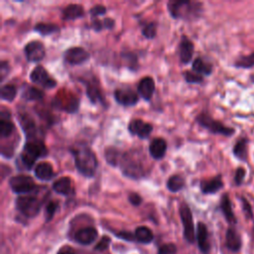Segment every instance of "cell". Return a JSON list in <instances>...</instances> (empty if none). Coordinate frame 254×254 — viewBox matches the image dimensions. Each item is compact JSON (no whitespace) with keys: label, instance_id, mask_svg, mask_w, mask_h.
I'll return each instance as SVG.
<instances>
[{"label":"cell","instance_id":"47","mask_svg":"<svg viewBox=\"0 0 254 254\" xmlns=\"http://www.w3.org/2000/svg\"><path fill=\"white\" fill-rule=\"evenodd\" d=\"M8 73H9V64L7 62L2 61L0 65V79L3 80Z\"/></svg>","mask_w":254,"mask_h":254},{"label":"cell","instance_id":"19","mask_svg":"<svg viewBox=\"0 0 254 254\" xmlns=\"http://www.w3.org/2000/svg\"><path fill=\"white\" fill-rule=\"evenodd\" d=\"M155 90V81L151 76L143 77L138 84V92L145 99L150 100Z\"/></svg>","mask_w":254,"mask_h":254},{"label":"cell","instance_id":"18","mask_svg":"<svg viewBox=\"0 0 254 254\" xmlns=\"http://www.w3.org/2000/svg\"><path fill=\"white\" fill-rule=\"evenodd\" d=\"M200 190L203 193H214L218 191L223 187V182L221 180V176H216L207 180H203L200 182Z\"/></svg>","mask_w":254,"mask_h":254},{"label":"cell","instance_id":"7","mask_svg":"<svg viewBox=\"0 0 254 254\" xmlns=\"http://www.w3.org/2000/svg\"><path fill=\"white\" fill-rule=\"evenodd\" d=\"M9 186L16 193L32 192L37 189L34 180L26 175L14 176L9 180Z\"/></svg>","mask_w":254,"mask_h":254},{"label":"cell","instance_id":"5","mask_svg":"<svg viewBox=\"0 0 254 254\" xmlns=\"http://www.w3.org/2000/svg\"><path fill=\"white\" fill-rule=\"evenodd\" d=\"M196 122L200 126L204 127L205 129H207L209 132L213 134H220V135L229 137L235 132L233 128L225 126L223 123L213 119L211 116H209L207 113H204V112L200 113L196 117Z\"/></svg>","mask_w":254,"mask_h":254},{"label":"cell","instance_id":"46","mask_svg":"<svg viewBox=\"0 0 254 254\" xmlns=\"http://www.w3.org/2000/svg\"><path fill=\"white\" fill-rule=\"evenodd\" d=\"M128 198L133 205H139L142 202V197L137 192H130Z\"/></svg>","mask_w":254,"mask_h":254},{"label":"cell","instance_id":"41","mask_svg":"<svg viewBox=\"0 0 254 254\" xmlns=\"http://www.w3.org/2000/svg\"><path fill=\"white\" fill-rule=\"evenodd\" d=\"M89 13H90V15H91V17H92L93 19H94V18L96 19L99 15H104V14L106 13V8H105V6L98 4V5L93 6V7L90 9Z\"/></svg>","mask_w":254,"mask_h":254},{"label":"cell","instance_id":"10","mask_svg":"<svg viewBox=\"0 0 254 254\" xmlns=\"http://www.w3.org/2000/svg\"><path fill=\"white\" fill-rule=\"evenodd\" d=\"M64 58L67 64L75 65L87 61L89 59V54L81 47H72L64 52Z\"/></svg>","mask_w":254,"mask_h":254},{"label":"cell","instance_id":"6","mask_svg":"<svg viewBox=\"0 0 254 254\" xmlns=\"http://www.w3.org/2000/svg\"><path fill=\"white\" fill-rule=\"evenodd\" d=\"M17 209L27 217L36 216L41 208L40 200L32 195H21L16 200Z\"/></svg>","mask_w":254,"mask_h":254},{"label":"cell","instance_id":"1","mask_svg":"<svg viewBox=\"0 0 254 254\" xmlns=\"http://www.w3.org/2000/svg\"><path fill=\"white\" fill-rule=\"evenodd\" d=\"M77 171L84 177L91 178L97 169V159L93 151L83 144H79L71 149Z\"/></svg>","mask_w":254,"mask_h":254},{"label":"cell","instance_id":"31","mask_svg":"<svg viewBox=\"0 0 254 254\" xmlns=\"http://www.w3.org/2000/svg\"><path fill=\"white\" fill-rule=\"evenodd\" d=\"M185 186V180L180 175H173L167 181V188L169 190L176 192L183 189Z\"/></svg>","mask_w":254,"mask_h":254},{"label":"cell","instance_id":"51","mask_svg":"<svg viewBox=\"0 0 254 254\" xmlns=\"http://www.w3.org/2000/svg\"><path fill=\"white\" fill-rule=\"evenodd\" d=\"M117 235H118L119 237L123 238V239H128V240H132V239H133L132 234H131V233H129V232H125V231H123V232H119Z\"/></svg>","mask_w":254,"mask_h":254},{"label":"cell","instance_id":"23","mask_svg":"<svg viewBox=\"0 0 254 254\" xmlns=\"http://www.w3.org/2000/svg\"><path fill=\"white\" fill-rule=\"evenodd\" d=\"M14 124L10 120V112H1L0 116V135L2 138H8L14 132Z\"/></svg>","mask_w":254,"mask_h":254},{"label":"cell","instance_id":"20","mask_svg":"<svg viewBox=\"0 0 254 254\" xmlns=\"http://www.w3.org/2000/svg\"><path fill=\"white\" fill-rule=\"evenodd\" d=\"M97 236V231L94 227H84V228H81L79 229L75 235H74V238L75 240L80 243V244H90L92 243L95 238Z\"/></svg>","mask_w":254,"mask_h":254},{"label":"cell","instance_id":"26","mask_svg":"<svg viewBox=\"0 0 254 254\" xmlns=\"http://www.w3.org/2000/svg\"><path fill=\"white\" fill-rule=\"evenodd\" d=\"M53 189L56 192L63 194V195H68L71 193V180L68 177H62L58 179L53 184Z\"/></svg>","mask_w":254,"mask_h":254},{"label":"cell","instance_id":"17","mask_svg":"<svg viewBox=\"0 0 254 254\" xmlns=\"http://www.w3.org/2000/svg\"><path fill=\"white\" fill-rule=\"evenodd\" d=\"M166 151H167V142L165 141V139L161 137H157L151 141L149 145V152L154 159L156 160L162 159L165 156Z\"/></svg>","mask_w":254,"mask_h":254},{"label":"cell","instance_id":"2","mask_svg":"<svg viewBox=\"0 0 254 254\" xmlns=\"http://www.w3.org/2000/svg\"><path fill=\"white\" fill-rule=\"evenodd\" d=\"M168 10L173 18L190 19L192 16H197L201 10V4L190 1L172 0L168 2Z\"/></svg>","mask_w":254,"mask_h":254},{"label":"cell","instance_id":"39","mask_svg":"<svg viewBox=\"0 0 254 254\" xmlns=\"http://www.w3.org/2000/svg\"><path fill=\"white\" fill-rule=\"evenodd\" d=\"M184 77L187 82L190 83H199L202 81V76L195 71H190V70H186L184 72Z\"/></svg>","mask_w":254,"mask_h":254},{"label":"cell","instance_id":"27","mask_svg":"<svg viewBox=\"0 0 254 254\" xmlns=\"http://www.w3.org/2000/svg\"><path fill=\"white\" fill-rule=\"evenodd\" d=\"M226 246L232 251H238L241 247V238L232 227H229L226 231Z\"/></svg>","mask_w":254,"mask_h":254},{"label":"cell","instance_id":"43","mask_svg":"<svg viewBox=\"0 0 254 254\" xmlns=\"http://www.w3.org/2000/svg\"><path fill=\"white\" fill-rule=\"evenodd\" d=\"M241 202H242V209L245 213V216L247 218H252L253 212H252V208H251V205L248 202V200L245 197H241Z\"/></svg>","mask_w":254,"mask_h":254},{"label":"cell","instance_id":"33","mask_svg":"<svg viewBox=\"0 0 254 254\" xmlns=\"http://www.w3.org/2000/svg\"><path fill=\"white\" fill-rule=\"evenodd\" d=\"M135 238L142 243H149L153 239V233L148 227L139 226L135 230Z\"/></svg>","mask_w":254,"mask_h":254},{"label":"cell","instance_id":"36","mask_svg":"<svg viewBox=\"0 0 254 254\" xmlns=\"http://www.w3.org/2000/svg\"><path fill=\"white\" fill-rule=\"evenodd\" d=\"M234 65L236 67H241V68H249L254 66V52L251 53L250 55L239 57L235 61Z\"/></svg>","mask_w":254,"mask_h":254},{"label":"cell","instance_id":"24","mask_svg":"<svg viewBox=\"0 0 254 254\" xmlns=\"http://www.w3.org/2000/svg\"><path fill=\"white\" fill-rule=\"evenodd\" d=\"M196 238L198 247L203 253H207L209 250V242H208V234L206 226L202 222H198L196 229Z\"/></svg>","mask_w":254,"mask_h":254},{"label":"cell","instance_id":"35","mask_svg":"<svg viewBox=\"0 0 254 254\" xmlns=\"http://www.w3.org/2000/svg\"><path fill=\"white\" fill-rule=\"evenodd\" d=\"M34 29L43 36H48L59 31V27L52 23H38Z\"/></svg>","mask_w":254,"mask_h":254},{"label":"cell","instance_id":"3","mask_svg":"<svg viewBox=\"0 0 254 254\" xmlns=\"http://www.w3.org/2000/svg\"><path fill=\"white\" fill-rule=\"evenodd\" d=\"M48 154V149L45 144L40 140H31L27 141L23 151L20 155V159L23 162V165L30 169L35 164L36 160L41 157H45Z\"/></svg>","mask_w":254,"mask_h":254},{"label":"cell","instance_id":"40","mask_svg":"<svg viewBox=\"0 0 254 254\" xmlns=\"http://www.w3.org/2000/svg\"><path fill=\"white\" fill-rule=\"evenodd\" d=\"M57 208H58V202L57 201H53L52 200V201H50L47 204L46 210H45V214H46V219L47 220H50L54 216Z\"/></svg>","mask_w":254,"mask_h":254},{"label":"cell","instance_id":"37","mask_svg":"<svg viewBox=\"0 0 254 254\" xmlns=\"http://www.w3.org/2000/svg\"><path fill=\"white\" fill-rule=\"evenodd\" d=\"M17 93V89L13 84H5L1 87V98L6 101H13Z\"/></svg>","mask_w":254,"mask_h":254},{"label":"cell","instance_id":"44","mask_svg":"<svg viewBox=\"0 0 254 254\" xmlns=\"http://www.w3.org/2000/svg\"><path fill=\"white\" fill-rule=\"evenodd\" d=\"M245 178V170L243 168H238L235 171L234 175V183L236 186H240Z\"/></svg>","mask_w":254,"mask_h":254},{"label":"cell","instance_id":"29","mask_svg":"<svg viewBox=\"0 0 254 254\" xmlns=\"http://www.w3.org/2000/svg\"><path fill=\"white\" fill-rule=\"evenodd\" d=\"M247 143L248 140L244 137L238 139L233 147V155L241 161H246L247 159Z\"/></svg>","mask_w":254,"mask_h":254},{"label":"cell","instance_id":"15","mask_svg":"<svg viewBox=\"0 0 254 254\" xmlns=\"http://www.w3.org/2000/svg\"><path fill=\"white\" fill-rule=\"evenodd\" d=\"M20 123H21L23 131L25 132L28 139L39 140L37 138L38 129H37V126H36L33 118H31L27 113H23L20 115Z\"/></svg>","mask_w":254,"mask_h":254},{"label":"cell","instance_id":"50","mask_svg":"<svg viewBox=\"0 0 254 254\" xmlns=\"http://www.w3.org/2000/svg\"><path fill=\"white\" fill-rule=\"evenodd\" d=\"M57 254H75V252L73 251L72 248H70L68 246H64V247L61 248Z\"/></svg>","mask_w":254,"mask_h":254},{"label":"cell","instance_id":"12","mask_svg":"<svg viewBox=\"0 0 254 254\" xmlns=\"http://www.w3.org/2000/svg\"><path fill=\"white\" fill-rule=\"evenodd\" d=\"M24 50L29 62H40L44 59L46 54L44 45L39 41H32L28 43Z\"/></svg>","mask_w":254,"mask_h":254},{"label":"cell","instance_id":"45","mask_svg":"<svg viewBox=\"0 0 254 254\" xmlns=\"http://www.w3.org/2000/svg\"><path fill=\"white\" fill-rule=\"evenodd\" d=\"M110 243V238L108 236H103L101 238V240L97 243V245L95 246V249L96 250H99V251H102V250H105L108 245Z\"/></svg>","mask_w":254,"mask_h":254},{"label":"cell","instance_id":"8","mask_svg":"<svg viewBox=\"0 0 254 254\" xmlns=\"http://www.w3.org/2000/svg\"><path fill=\"white\" fill-rule=\"evenodd\" d=\"M180 216L184 225V235L189 242H192L194 239V229L192 222V215L190 207L186 203L180 205Z\"/></svg>","mask_w":254,"mask_h":254},{"label":"cell","instance_id":"30","mask_svg":"<svg viewBox=\"0 0 254 254\" xmlns=\"http://www.w3.org/2000/svg\"><path fill=\"white\" fill-rule=\"evenodd\" d=\"M192 70L196 73L200 74H210L212 71V65L206 62H204L201 58H196L192 62Z\"/></svg>","mask_w":254,"mask_h":254},{"label":"cell","instance_id":"14","mask_svg":"<svg viewBox=\"0 0 254 254\" xmlns=\"http://www.w3.org/2000/svg\"><path fill=\"white\" fill-rule=\"evenodd\" d=\"M128 130L130 133L143 139V138H147L150 135V133L153 130V127L150 123L145 122L142 119L134 118L129 122Z\"/></svg>","mask_w":254,"mask_h":254},{"label":"cell","instance_id":"21","mask_svg":"<svg viewBox=\"0 0 254 254\" xmlns=\"http://www.w3.org/2000/svg\"><path fill=\"white\" fill-rule=\"evenodd\" d=\"M86 93L88 98L90 99L91 102L96 103V102H101L102 104H105L103 94L101 92V89L97 83V81H89L86 84Z\"/></svg>","mask_w":254,"mask_h":254},{"label":"cell","instance_id":"49","mask_svg":"<svg viewBox=\"0 0 254 254\" xmlns=\"http://www.w3.org/2000/svg\"><path fill=\"white\" fill-rule=\"evenodd\" d=\"M104 29H112L114 27V20L111 18H104L103 20Z\"/></svg>","mask_w":254,"mask_h":254},{"label":"cell","instance_id":"16","mask_svg":"<svg viewBox=\"0 0 254 254\" xmlns=\"http://www.w3.org/2000/svg\"><path fill=\"white\" fill-rule=\"evenodd\" d=\"M193 48L192 42L188 37L183 36L180 43V59L183 64H187L190 62L193 55Z\"/></svg>","mask_w":254,"mask_h":254},{"label":"cell","instance_id":"4","mask_svg":"<svg viewBox=\"0 0 254 254\" xmlns=\"http://www.w3.org/2000/svg\"><path fill=\"white\" fill-rule=\"evenodd\" d=\"M119 166L122 173L131 179H139L144 176V167L141 160L134 153L122 154Z\"/></svg>","mask_w":254,"mask_h":254},{"label":"cell","instance_id":"34","mask_svg":"<svg viewBox=\"0 0 254 254\" xmlns=\"http://www.w3.org/2000/svg\"><path fill=\"white\" fill-rule=\"evenodd\" d=\"M44 92L34 86H29L26 88V90L23 92V97L29 101H35V100H41L44 97Z\"/></svg>","mask_w":254,"mask_h":254},{"label":"cell","instance_id":"52","mask_svg":"<svg viewBox=\"0 0 254 254\" xmlns=\"http://www.w3.org/2000/svg\"><path fill=\"white\" fill-rule=\"evenodd\" d=\"M250 80L254 83V73H252V74L250 75Z\"/></svg>","mask_w":254,"mask_h":254},{"label":"cell","instance_id":"28","mask_svg":"<svg viewBox=\"0 0 254 254\" xmlns=\"http://www.w3.org/2000/svg\"><path fill=\"white\" fill-rule=\"evenodd\" d=\"M220 207H221V210L226 218V220L229 222V223H235L236 219H235V216H234V213L232 211V207H231V202H230V199H229V196L227 193H224L221 197V200H220Z\"/></svg>","mask_w":254,"mask_h":254},{"label":"cell","instance_id":"13","mask_svg":"<svg viewBox=\"0 0 254 254\" xmlns=\"http://www.w3.org/2000/svg\"><path fill=\"white\" fill-rule=\"evenodd\" d=\"M114 98L119 104L125 105V106L134 105L138 102V99H139L138 94L134 90L128 87L117 88L114 91Z\"/></svg>","mask_w":254,"mask_h":254},{"label":"cell","instance_id":"42","mask_svg":"<svg viewBox=\"0 0 254 254\" xmlns=\"http://www.w3.org/2000/svg\"><path fill=\"white\" fill-rule=\"evenodd\" d=\"M175 253H176V246L172 243L162 245L158 251V254H175Z\"/></svg>","mask_w":254,"mask_h":254},{"label":"cell","instance_id":"22","mask_svg":"<svg viewBox=\"0 0 254 254\" xmlns=\"http://www.w3.org/2000/svg\"><path fill=\"white\" fill-rule=\"evenodd\" d=\"M35 175L41 181H49L55 176L53 166L48 162H41L35 167Z\"/></svg>","mask_w":254,"mask_h":254},{"label":"cell","instance_id":"11","mask_svg":"<svg viewBox=\"0 0 254 254\" xmlns=\"http://www.w3.org/2000/svg\"><path fill=\"white\" fill-rule=\"evenodd\" d=\"M53 105L59 109L73 113L78 109V99L73 94H68L66 96H64V94L58 95L55 97Z\"/></svg>","mask_w":254,"mask_h":254},{"label":"cell","instance_id":"48","mask_svg":"<svg viewBox=\"0 0 254 254\" xmlns=\"http://www.w3.org/2000/svg\"><path fill=\"white\" fill-rule=\"evenodd\" d=\"M91 28L95 31V32H99L101 30L104 29L103 26V21L99 20V19H93L92 23H91Z\"/></svg>","mask_w":254,"mask_h":254},{"label":"cell","instance_id":"38","mask_svg":"<svg viewBox=\"0 0 254 254\" xmlns=\"http://www.w3.org/2000/svg\"><path fill=\"white\" fill-rule=\"evenodd\" d=\"M142 34L147 39H153L157 34V25L154 22L148 23L142 29Z\"/></svg>","mask_w":254,"mask_h":254},{"label":"cell","instance_id":"9","mask_svg":"<svg viewBox=\"0 0 254 254\" xmlns=\"http://www.w3.org/2000/svg\"><path fill=\"white\" fill-rule=\"evenodd\" d=\"M30 79L32 82L39 84L45 88H53L57 84V81L49 75L46 68L42 65H37L31 71Z\"/></svg>","mask_w":254,"mask_h":254},{"label":"cell","instance_id":"32","mask_svg":"<svg viewBox=\"0 0 254 254\" xmlns=\"http://www.w3.org/2000/svg\"><path fill=\"white\" fill-rule=\"evenodd\" d=\"M122 154L115 148L109 147L105 150V160L111 166H118L121 160Z\"/></svg>","mask_w":254,"mask_h":254},{"label":"cell","instance_id":"25","mask_svg":"<svg viewBox=\"0 0 254 254\" xmlns=\"http://www.w3.org/2000/svg\"><path fill=\"white\" fill-rule=\"evenodd\" d=\"M84 14L83 7L78 4H69L64 10L62 14V18L64 20H75L77 18L82 17Z\"/></svg>","mask_w":254,"mask_h":254}]
</instances>
